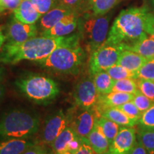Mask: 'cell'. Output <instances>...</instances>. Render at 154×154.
I'll use <instances>...</instances> for the list:
<instances>
[{"mask_svg":"<svg viewBox=\"0 0 154 154\" xmlns=\"http://www.w3.org/2000/svg\"><path fill=\"white\" fill-rule=\"evenodd\" d=\"M47 151L43 146L39 145H34L32 147L29 148L27 150H26L24 152H23L22 154H46Z\"/></svg>","mask_w":154,"mask_h":154,"instance_id":"39","label":"cell"},{"mask_svg":"<svg viewBox=\"0 0 154 154\" xmlns=\"http://www.w3.org/2000/svg\"><path fill=\"white\" fill-rule=\"evenodd\" d=\"M138 91L136 79H125L115 81L112 91L123 92L131 94H136ZM111 91V92H112Z\"/></svg>","mask_w":154,"mask_h":154,"instance_id":"26","label":"cell"},{"mask_svg":"<svg viewBox=\"0 0 154 154\" xmlns=\"http://www.w3.org/2000/svg\"><path fill=\"white\" fill-rule=\"evenodd\" d=\"M129 154H149L141 143L138 140L137 143L131 150Z\"/></svg>","mask_w":154,"mask_h":154,"instance_id":"40","label":"cell"},{"mask_svg":"<svg viewBox=\"0 0 154 154\" xmlns=\"http://www.w3.org/2000/svg\"><path fill=\"white\" fill-rule=\"evenodd\" d=\"M76 154H95L89 143H88L87 138L82 139L79 149L78 150Z\"/></svg>","mask_w":154,"mask_h":154,"instance_id":"38","label":"cell"},{"mask_svg":"<svg viewBox=\"0 0 154 154\" xmlns=\"http://www.w3.org/2000/svg\"><path fill=\"white\" fill-rule=\"evenodd\" d=\"M100 116L105 117L116 123L121 126L134 127L136 125L138 124V121H139L138 119L131 118L116 107L107 108L104 109L100 113Z\"/></svg>","mask_w":154,"mask_h":154,"instance_id":"20","label":"cell"},{"mask_svg":"<svg viewBox=\"0 0 154 154\" xmlns=\"http://www.w3.org/2000/svg\"><path fill=\"white\" fill-rule=\"evenodd\" d=\"M136 79L154 82V59L148 60L136 72Z\"/></svg>","mask_w":154,"mask_h":154,"instance_id":"31","label":"cell"},{"mask_svg":"<svg viewBox=\"0 0 154 154\" xmlns=\"http://www.w3.org/2000/svg\"><path fill=\"white\" fill-rule=\"evenodd\" d=\"M4 76V69L0 67V81L2 79Z\"/></svg>","mask_w":154,"mask_h":154,"instance_id":"45","label":"cell"},{"mask_svg":"<svg viewBox=\"0 0 154 154\" xmlns=\"http://www.w3.org/2000/svg\"><path fill=\"white\" fill-rule=\"evenodd\" d=\"M138 140L149 154H154V130L140 128L138 131Z\"/></svg>","mask_w":154,"mask_h":154,"instance_id":"28","label":"cell"},{"mask_svg":"<svg viewBox=\"0 0 154 154\" xmlns=\"http://www.w3.org/2000/svg\"><path fill=\"white\" fill-rule=\"evenodd\" d=\"M151 12L145 5L124 9L116 18L106 43L125 47L148 37L147 29Z\"/></svg>","mask_w":154,"mask_h":154,"instance_id":"2","label":"cell"},{"mask_svg":"<svg viewBox=\"0 0 154 154\" xmlns=\"http://www.w3.org/2000/svg\"><path fill=\"white\" fill-rule=\"evenodd\" d=\"M15 84L23 94L37 103H49L60 92L54 81L42 75H30L17 80Z\"/></svg>","mask_w":154,"mask_h":154,"instance_id":"6","label":"cell"},{"mask_svg":"<svg viewBox=\"0 0 154 154\" xmlns=\"http://www.w3.org/2000/svg\"><path fill=\"white\" fill-rule=\"evenodd\" d=\"M22 0H0V14L6 11H14Z\"/></svg>","mask_w":154,"mask_h":154,"instance_id":"36","label":"cell"},{"mask_svg":"<svg viewBox=\"0 0 154 154\" xmlns=\"http://www.w3.org/2000/svg\"><path fill=\"white\" fill-rule=\"evenodd\" d=\"M87 140L95 154L102 153L109 151L110 143L101 127L96 123V121L94 128L88 136Z\"/></svg>","mask_w":154,"mask_h":154,"instance_id":"18","label":"cell"},{"mask_svg":"<svg viewBox=\"0 0 154 154\" xmlns=\"http://www.w3.org/2000/svg\"><path fill=\"white\" fill-rule=\"evenodd\" d=\"M134 97V94L112 91L105 95H99L95 106H97L98 111L101 113L102 111L107 108L118 107L126 102L132 101Z\"/></svg>","mask_w":154,"mask_h":154,"instance_id":"15","label":"cell"},{"mask_svg":"<svg viewBox=\"0 0 154 154\" xmlns=\"http://www.w3.org/2000/svg\"><path fill=\"white\" fill-rule=\"evenodd\" d=\"M40 126L36 116L23 110H12L0 118V138H26L36 134Z\"/></svg>","mask_w":154,"mask_h":154,"instance_id":"3","label":"cell"},{"mask_svg":"<svg viewBox=\"0 0 154 154\" xmlns=\"http://www.w3.org/2000/svg\"><path fill=\"white\" fill-rule=\"evenodd\" d=\"M111 15L103 16L84 14L81 15L78 26L80 41L90 55L106 42L109 34Z\"/></svg>","mask_w":154,"mask_h":154,"instance_id":"5","label":"cell"},{"mask_svg":"<svg viewBox=\"0 0 154 154\" xmlns=\"http://www.w3.org/2000/svg\"><path fill=\"white\" fill-rule=\"evenodd\" d=\"M124 50H129L141 55L147 60L154 59V39L146 37L128 47H125Z\"/></svg>","mask_w":154,"mask_h":154,"instance_id":"22","label":"cell"},{"mask_svg":"<svg viewBox=\"0 0 154 154\" xmlns=\"http://www.w3.org/2000/svg\"><path fill=\"white\" fill-rule=\"evenodd\" d=\"M77 136L75 131L67 126L51 143V147L55 153H61L66 151L69 142Z\"/></svg>","mask_w":154,"mask_h":154,"instance_id":"24","label":"cell"},{"mask_svg":"<svg viewBox=\"0 0 154 154\" xmlns=\"http://www.w3.org/2000/svg\"><path fill=\"white\" fill-rule=\"evenodd\" d=\"M152 14H154V0H145L144 4Z\"/></svg>","mask_w":154,"mask_h":154,"instance_id":"42","label":"cell"},{"mask_svg":"<svg viewBox=\"0 0 154 154\" xmlns=\"http://www.w3.org/2000/svg\"><path fill=\"white\" fill-rule=\"evenodd\" d=\"M138 90L154 102V82L151 80L136 79Z\"/></svg>","mask_w":154,"mask_h":154,"instance_id":"33","label":"cell"},{"mask_svg":"<svg viewBox=\"0 0 154 154\" xmlns=\"http://www.w3.org/2000/svg\"><path fill=\"white\" fill-rule=\"evenodd\" d=\"M13 16L21 22L36 24L42 15L36 10L30 0H22L19 7L13 11Z\"/></svg>","mask_w":154,"mask_h":154,"instance_id":"16","label":"cell"},{"mask_svg":"<svg viewBox=\"0 0 154 154\" xmlns=\"http://www.w3.org/2000/svg\"><path fill=\"white\" fill-rule=\"evenodd\" d=\"M99 154H112L111 153L110 151H106V152H104V153H99Z\"/></svg>","mask_w":154,"mask_h":154,"instance_id":"46","label":"cell"},{"mask_svg":"<svg viewBox=\"0 0 154 154\" xmlns=\"http://www.w3.org/2000/svg\"><path fill=\"white\" fill-rule=\"evenodd\" d=\"M5 94V86L0 83V101L2 100Z\"/></svg>","mask_w":154,"mask_h":154,"instance_id":"44","label":"cell"},{"mask_svg":"<svg viewBox=\"0 0 154 154\" xmlns=\"http://www.w3.org/2000/svg\"><path fill=\"white\" fill-rule=\"evenodd\" d=\"M38 32L37 26L36 24L21 22L12 16L6 27L5 43H22L37 36Z\"/></svg>","mask_w":154,"mask_h":154,"instance_id":"8","label":"cell"},{"mask_svg":"<svg viewBox=\"0 0 154 154\" xmlns=\"http://www.w3.org/2000/svg\"><path fill=\"white\" fill-rule=\"evenodd\" d=\"M91 76L99 95H105L112 91L115 81L106 72H100Z\"/></svg>","mask_w":154,"mask_h":154,"instance_id":"23","label":"cell"},{"mask_svg":"<svg viewBox=\"0 0 154 154\" xmlns=\"http://www.w3.org/2000/svg\"><path fill=\"white\" fill-rule=\"evenodd\" d=\"M74 97L76 104L84 110L91 109L95 106L99 94L96 90L92 77L86 78L77 84Z\"/></svg>","mask_w":154,"mask_h":154,"instance_id":"9","label":"cell"},{"mask_svg":"<svg viewBox=\"0 0 154 154\" xmlns=\"http://www.w3.org/2000/svg\"><path fill=\"white\" fill-rule=\"evenodd\" d=\"M72 13L74 12L67 7L61 5L57 6V7L42 15L38 20V25H36L38 30H39L40 33H41L44 31L49 29L52 28L58 22H60L63 18L72 14Z\"/></svg>","mask_w":154,"mask_h":154,"instance_id":"13","label":"cell"},{"mask_svg":"<svg viewBox=\"0 0 154 154\" xmlns=\"http://www.w3.org/2000/svg\"><path fill=\"white\" fill-rule=\"evenodd\" d=\"M116 108L122 111L123 112L126 113L131 118L138 119V120H139L140 117H141L142 113H143L141 111H139V109L136 107V106L134 104L132 101L126 102V103Z\"/></svg>","mask_w":154,"mask_h":154,"instance_id":"35","label":"cell"},{"mask_svg":"<svg viewBox=\"0 0 154 154\" xmlns=\"http://www.w3.org/2000/svg\"><path fill=\"white\" fill-rule=\"evenodd\" d=\"M106 72L110 75V76L114 81L125 79H136V73L129 71L128 69L119 64H115Z\"/></svg>","mask_w":154,"mask_h":154,"instance_id":"27","label":"cell"},{"mask_svg":"<svg viewBox=\"0 0 154 154\" xmlns=\"http://www.w3.org/2000/svg\"><path fill=\"white\" fill-rule=\"evenodd\" d=\"M151 12V11H150ZM148 36L154 39V14L151 12L149 18V26L147 29Z\"/></svg>","mask_w":154,"mask_h":154,"instance_id":"41","label":"cell"},{"mask_svg":"<svg viewBox=\"0 0 154 154\" xmlns=\"http://www.w3.org/2000/svg\"><path fill=\"white\" fill-rule=\"evenodd\" d=\"M147 61L146 58L134 51L124 50L121 54L116 64L124 66L129 71L136 73Z\"/></svg>","mask_w":154,"mask_h":154,"instance_id":"19","label":"cell"},{"mask_svg":"<svg viewBox=\"0 0 154 154\" xmlns=\"http://www.w3.org/2000/svg\"><path fill=\"white\" fill-rule=\"evenodd\" d=\"M81 15L78 13H72L63 18L52 28L40 33V36L48 37H59L71 35L78 29Z\"/></svg>","mask_w":154,"mask_h":154,"instance_id":"12","label":"cell"},{"mask_svg":"<svg viewBox=\"0 0 154 154\" xmlns=\"http://www.w3.org/2000/svg\"><path fill=\"white\" fill-rule=\"evenodd\" d=\"M82 139L79 137L78 136H76L74 139L69 142L66 151H68L72 154H76V153L79 149L81 144H82Z\"/></svg>","mask_w":154,"mask_h":154,"instance_id":"37","label":"cell"},{"mask_svg":"<svg viewBox=\"0 0 154 154\" xmlns=\"http://www.w3.org/2000/svg\"><path fill=\"white\" fill-rule=\"evenodd\" d=\"M136 143V131L134 127L121 126L109 151L112 154H129Z\"/></svg>","mask_w":154,"mask_h":154,"instance_id":"10","label":"cell"},{"mask_svg":"<svg viewBox=\"0 0 154 154\" xmlns=\"http://www.w3.org/2000/svg\"><path fill=\"white\" fill-rule=\"evenodd\" d=\"M88 0H58L59 5L70 9L80 15L86 13Z\"/></svg>","mask_w":154,"mask_h":154,"instance_id":"29","label":"cell"},{"mask_svg":"<svg viewBox=\"0 0 154 154\" xmlns=\"http://www.w3.org/2000/svg\"><path fill=\"white\" fill-rule=\"evenodd\" d=\"M5 42H6V36L3 32L2 27L0 26V50L2 49V48L3 45L5 44Z\"/></svg>","mask_w":154,"mask_h":154,"instance_id":"43","label":"cell"},{"mask_svg":"<svg viewBox=\"0 0 154 154\" xmlns=\"http://www.w3.org/2000/svg\"><path fill=\"white\" fill-rule=\"evenodd\" d=\"M86 58L85 50L81 44H79L57 48L47 58L37 63L44 68L54 72L64 74H78Z\"/></svg>","mask_w":154,"mask_h":154,"instance_id":"4","label":"cell"},{"mask_svg":"<svg viewBox=\"0 0 154 154\" xmlns=\"http://www.w3.org/2000/svg\"><path fill=\"white\" fill-rule=\"evenodd\" d=\"M81 44L80 36L75 33L66 36H35L19 44L5 43L0 50V63L14 65L24 60L36 62L47 58L57 48Z\"/></svg>","mask_w":154,"mask_h":154,"instance_id":"1","label":"cell"},{"mask_svg":"<svg viewBox=\"0 0 154 154\" xmlns=\"http://www.w3.org/2000/svg\"><path fill=\"white\" fill-rule=\"evenodd\" d=\"M124 48L120 44L104 42L90 55L88 69L91 75L100 72H106L118 62Z\"/></svg>","mask_w":154,"mask_h":154,"instance_id":"7","label":"cell"},{"mask_svg":"<svg viewBox=\"0 0 154 154\" xmlns=\"http://www.w3.org/2000/svg\"><path fill=\"white\" fill-rule=\"evenodd\" d=\"M138 124L143 129L154 130V104L142 113Z\"/></svg>","mask_w":154,"mask_h":154,"instance_id":"30","label":"cell"},{"mask_svg":"<svg viewBox=\"0 0 154 154\" xmlns=\"http://www.w3.org/2000/svg\"><path fill=\"white\" fill-rule=\"evenodd\" d=\"M55 154H57V153H55Z\"/></svg>","mask_w":154,"mask_h":154,"instance_id":"48","label":"cell"},{"mask_svg":"<svg viewBox=\"0 0 154 154\" xmlns=\"http://www.w3.org/2000/svg\"><path fill=\"white\" fill-rule=\"evenodd\" d=\"M121 0H88L86 13L94 16H103L120 2Z\"/></svg>","mask_w":154,"mask_h":154,"instance_id":"21","label":"cell"},{"mask_svg":"<svg viewBox=\"0 0 154 154\" xmlns=\"http://www.w3.org/2000/svg\"></svg>","mask_w":154,"mask_h":154,"instance_id":"49","label":"cell"},{"mask_svg":"<svg viewBox=\"0 0 154 154\" xmlns=\"http://www.w3.org/2000/svg\"><path fill=\"white\" fill-rule=\"evenodd\" d=\"M46 154H53L52 153H47Z\"/></svg>","mask_w":154,"mask_h":154,"instance_id":"47","label":"cell"},{"mask_svg":"<svg viewBox=\"0 0 154 154\" xmlns=\"http://www.w3.org/2000/svg\"><path fill=\"white\" fill-rule=\"evenodd\" d=\"M96 119L97 116H95L93 111L91 109L85 110L78 116L72 128L80 138H87L88 136L94 128Z\"/></svg>","mask_w":154,"mask_h":154,"instance_id":"14","label":"cell"},{"mask_svg":"<svg viewBox=\"0 0 154 154\" xmlns=\"http://www.w3.org/2000/svg\"><path fill=\"white\" fill-rule=\"evenodd\" d=\"M68 125V119L62 110L59 111L48 119L44 125L42 139L47 144L53 143L57 136L63 131Z\"/></svg>","mask_w":154,"mask_h":154,"instance_id":"11","label":"cell"},{"mask_svg":"<svg viewBox=\"0 0 154 154\" xmlns=\"http://www.w3.org/2000/svg\"><path fill=\"white\" fill-rule=\"evenodd\" d=\"M30 2L42 15L59 5L58 0H30Z\"/></svg>","mask_w":154,"mask_h":154,"instance_id":"32","label":"cell"},{"mask_svg":"<svg viewBox=\"0 0 154 154\" xmlns=\"http://www.w3.org/2000/svg\"><path fill=\"white\" fill-rule=\"evenodd\" d=\"M132 101L142 113L148 110L149 108H151L154 104V102L153 101H151L147 96L142 94L139 90L134 95Z\"/></svg>","mask_w":154,"mask_h":154,"instance_id":"34","label":"cell"},{"mask_svg":"<svg viewBox=\"0 0 154 154\" xmlns=\"http://www.w3.org/2000/svg\"><path fill=\"white\" fill-rule=\"evenodd\" d=\"M96 123L101 127L103 134L111 144L118 134L121 126L103 116H99L96 119Z\"/></svg>","mask_w":154,"mask_h":154,"instance_id":"25","label":"cell"},{"mask_svg":"<svg viewBox=\"0 0 154 154\" xmlns=\"http://www.w3.org/2000/svg\"><path fill=\"white\" fill-rule=\"evenodd\" d=\"M36 143L26 138H12L0 141V154H22Z\"/></svg>","mask_w":154,"mask_h":154,"instance_id":"17","label":"cell"}]
</instances>
